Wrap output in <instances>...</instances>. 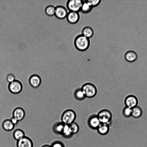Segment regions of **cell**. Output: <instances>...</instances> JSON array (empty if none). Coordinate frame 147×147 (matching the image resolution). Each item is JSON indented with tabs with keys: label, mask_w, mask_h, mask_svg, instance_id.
Masks as SVG:
<instances>
[{
	"label": "cell",
	"mask_w": 147,
	"mask_h": 147,
	"mask_svg": "<svg viewBox=\"0 0 147 147\" xmlns=\"http://www.w3.org/2000/svg\"><path fill=\"white\" fill-rule=\"evenodd\" d=\"M89 38L84 36L82 34L77 36L74 40V45L76 48L80 51L87 50L90 45Z\"/></svg>",
	"instance_id": "obj_1"
},
{
	"label": "cell",
	"mask_w": 147,
	"mask_h": 147,
	"mask_svg": "<svg viewBox=\"0 0 147 147\" xmlns=\"http://www.w3.org/2000/svg\"><path fill=\"white\" fill-rule=\"evenodd\" d=\"M76 117L75 112L71 109L65 111L61 116L62 122L65 124L69 125L74 122Z\"/></svg>",
	"instance_id": "obj_2"
},
{
	"label": "cell",
	"mask_w": 147,
	"mask_h": 147,
	"mask_svg": "<svg viewBox=\"0 0 147 147\" xmlns=\"http://www.w3.org/2000/svg\"><path fill=\"white\" fill-rule=\"evenodd\" d=\"M82 90L86 97L92 98L95 96L96 94L97 90L96 86L93 84L87 83L82 86Z\"/></svg>",
	"instance_id": "obj_3"
},
{
	"label": "cell",
	"mask_w": 147,
	"mask_h": 147,
	"mask_svg": "<svg viewBox=\"0 0 147 147\" xmlns=\"http://www.w3.org/2000/svg\"><path fill=\"white\" fill-rule=\"evenodd\" d=\"M84 1L82 0H69L66 3V6L69 11L79 12L80 11Z\"/></svg>",
	"instance_id": "obj_4"
},
{
	"label": "cell",
	"mask_w": 147,
	"mask_h": 147,
	"mask_svg": "<svg viewBox=\"0 0 147 147\" xmlns=\"http://www.w3.org/2000/svg\"><path fill=\"white\" fill-rule=\"evenodd\" d=\"M97 116L101 123H107L111 120L112 114L109 111L105 109L99 111Z\"/></svg>",
	"instance_id": "obj_5"
},
{
	"label": "cell",
	"mask_w": 147,
	"mask_h": 147,
	"mask_svg": "<svg viewBox=\"0 0 147 147\" xmlns=\"http://www.w3.org/2000/svg\"><path fill=\"white\" fill-rule=\"evenodd\" d=\"M22 83L19 80H15L9 83L8 88L9 91L12 93L17 94L20 92L22 89Z\"/></svg>",
	"instance_id": "obj_6"
},
{
	"label": "cell",
	"mask_w": 147,
	"mask_h": 147,
	"mask_svg": "<svg viewBox=\"0 0 147 147\" xmlns=\"http://www.w3.org/2000/svg\"><path fill=\"white\" fill-rule=\"evenodd\" d=\"M68 12L66 9L62 5H59L55 7V15L56 17L60 19L66 18Z\"/></svg>",
	"instance_id": "obj_7"
},
{
	"label": "cell",
	"mask_w": 147,
	"mask_h": 147,
	"mask_svg": "<svg viewBox=\"0 0 147 147\" xmlns=\"http://www.w3.org/2000/svg\"><path fill=\"white\" fill-rule=\"evenodd\" d=\"M138 100L134 96L130 95L127 96L125 100L126 107L131 109L137 106Z\"/></svg>",
	"instance_id": "obj_8"
},
{
	"label": "cell",
	"mask_w": 147,
	"mask_h": 147,
	"mask_svg": "<svg viewBox=\"0 0 147 147\" xmlns=\"http://www.w3.org/2000/svg\"><path fill=\"white\" fill-rule=\"evenodd\" d=\"M66 18L69 23L74 24H76L79 21L80 16L79 12L69 11L68 12Z\"/></svg>",
	"instance_id": "obj_9"
},
{
	"label": "cell",
	"mask_w": 147,
	"mask_h": 147,
	"mask_svg": "<svg viewBox=\"0 0 147 147\" xmlns=\"http://www.w3.org/2000/svg\"><path fill=\"white\" fill-rule=\"evenodd\" d=\"M17 147H33L32 140L29 138L25 136L18 140L17 143Z\"/></svg>",
	"instance_id": "obj_10"
},
{
	"label": "cell",
	"mask_w": 147,
	"mask_h": 147,
	"mask_svg": "<svg viewBox=\"0 0 147 147\" xmlns=\"http://www.w3.org/2000/svg\"><path fill=\"white\" fill-rule=\"evenodd\" d=\"M25 115V113L24 110L20 107L16 108L13 112V117L16 119L18 121L23 119Z\"/></svg>",
	"instance_id": "obj_11"
},
{
	"label": "cell",
	"mask_w": 147,
	"mask_h": 147,
	"mask_svg": "<svg viewBox=\"0 0 147 147\" xmlns=\"http://www.w3.org/2000/svg\"><path fill=\"white\" fill-rule=\"evenodd\" d=\"M41 82V80L40 77L37 74H33L29 78V83L34 88L38 87L40 85Z\"/></svg>",
	"instance_id": "obj_12"
},
{
	"label": "cell",
	"mask_w": 147,
	"mask_h": 147,
	"mask_svg": "<svg viewBox=\"0 0 147 147\" xmlns=\"http://www.w3.org/2000/svg\"><path fill=\"white\" fill-rule=\"evenodd\" d=\"M88 124L91 128L97 129L101 124L97 115H93L91 116L88 119Z\"/></svg>",
	"instance_id": "obj_13"
},
{
	"label": "cell",
	"mask_w": 147,
	"mask_h": 147,
	"mask_svg": "<svg viewBox=\"0 0 147 147\" xmlns=\"http://www.w3.org/2000/svg\"><path fill=\"white\" fill-rule=\"evenodd\" d=\"M136 53L132 50H129L126 52L125 54V57L127 61L132 62L135 61L137 58Z\"/></svg>",
	"instance_id": "obj_14"
},
{
	"label": "cell",
	"mask_w": 147,
	"mask_h": 147,
	"mask_svg": "<svg viewBox=\"0 0 147 147\" xmlns=\"http://www.w3.org/2000/svg\"><path fill=\"white\" fill-rule=\"evenodd\" d=\"M3 128L6 131H10L14 128L15 125L11 121L10 119H6L2 123Z\"/></svg>",
	"instance_id": "obj_15"
},
{
	"label": "cell",
	"mask_w": 147,
	"mask_h": 147,
	"mask_svg": "<svg viewBox=\"0 0 147 147\" xmlns=\"http://www.w3.org/2000/svg\"><path fill=\"white\" fill-rule=\"evenodd\" d=\"M82 34L86 37L89 38L94 34V31L92 27L87 26L84 27L82 31Z\"/></svg>",
	"instance_id": "obj_16"
},
{
	"label": "cell",
	"mask_w": 147,
	"mask_h": 147,
	"mask_svg": "<svg viewBox=\"0 0 147 147\" xmlns=\"http://www.w3.org/2000/svg\"><path fill=\"white\" fill-rule=\"evenodd\" d=\"M98 132L100 134L105 135L109 132V127L108 123H101L97 129Z\"/></svg>",
	"instance_id": "obj_17"
},
{
	"label": "cell",
	"mask_w": 147,
	"mask_h": 147,
	"mask_svg": "<svg viewBox=\"0 0 147 147\" xmlns=\"http://www.w3.org/2000/svg\"><path fill=\"white\" fill-rule=\"evenodd\" d=\"M13 136L14 139L18 141L25 136V133L22 130L17 129L13 131Z\"/></svg>",
	"instance_id": "obj_18"
},
{
	"label": "cell",
	"mask_w": 147,
	"mask_h": 147,
	"mask_svg": "<svg viewBox=\"0 0 147 147\" xmlns=\"http://www.w3.org/2000/svg\"><path fill=\"white\" fill-rule=\"evenodd\" d=\"M142 110L140 107L136 106L132 109L131 116L133 117L138 118L140 117L142 115Z\"/></svg>",
	"instance_id": "obj_19"
},
{
	"label": "cell",
	"mask_w": 147,
	"mask_h": 147,
	"mask_svg": "<svg viewBox=\"0 0 147 147\" xmlns=\"http://www.w3.org/2000/svg\"><path fill=\"white\" fill-rule=\"evenodd\" d=\"M64 125L62 122L56 123L54 127V131L57 134H62Z\"/></svg>",
	"instance_id": "obj_20"
},
{
	"label": "cell",
	"mask_w": 147,
	"mask_h": 147,
	"mask_svg": "<svg viewBox=\"0 0 147 147\" xmlns=\"http://www.w3.org/2000/svg\"><path fill=\"white\" fill-rule=\"evenodd\" d=\"M92 8L87 3L84 1L82 5L80 11L84 13H88L92 11Z\"/></svg>",
	"instance_id": "obj_21"
},
{
	"label": "cell",
	"mask_w": 147,
	"mask_h": 147,
	"mask_svg": "<svg viewBox=\"0 0 147 147\" xmlns=\"http://www.w3.org/2000/svg\"><path fill=\"white\" fill-rule=\"evenodd\" d=\"M74 95L75 98L78 100H82L86 97L81 89H77L75 92Z\"/></svg>",
	"instance_id": "obj_22"
},
{
	"label": "cell",
	"mask_w": 147,
	"mask_h": 147,
	"mask_svg": "<svg viewBox=\"0 0 147 147\" xmlns=\"http://www.w3.org/2000/svg\"><path fill=\"white\" fill-rule=\"evenodd\" d=\"M62 135L66 137H70L72 135L69 125L65 124Z\"/></svg>",
	"instance_id": "obj_23"
},
{
	"label": "cell",
	"mask_w": 147,
	"mask_h": 147,
	"mask_svg": "<svg viewBox=\"0 0 147 147\" xmlns=\"http://www.w3.org/2000/svg\"><path fill=\"white\" fill-rule=\"evenodd\" d=\"M55 7L53 5L48 6L45 8V12L49 16H52L55 14Z\"/></svg>",
	"instance_id": "obj_24"
},
{
	"label": "cell",
	"mask_w": 147,
	"mask_h": 147,
	"mask_svg": "<svg viewBox=\"0 0 147 147\" xmlns=\"http://www.w3.org/2000/svg\"><path fill=\"white\" fill-rule=\"evenodd\" d=\"M69 126L72 134H76L79 131V127L76 123L74 122L69 125Z\"/></svg>",
	"instance_id": "obj_25"
},
{
	"label": "cell",
	"mask_w": 147,
	"mask_h": 147,
	"mask_svg": "<svg viewBox=\"0 0 147 147\" xmlns=\"http://www.w3.org/2000/svg\"><path fill=\"white\" fill-rule=\"evenodd\" d=\"M100 0H87L85 1L92 8L96 7L100 3Z\"/></svg>",
	"instance_id": "obj_26"
},
{
	"label": "cell",
	"mask_w": 147,
	"mask_h": 147,
	"mask_svg": "<svg viewBox=\"0 0 147 147\" xmlns=\"http://www.w3.org/2000/svg\"><path fill=\"white\" fill-rule=\"evenodd\" d=\"M123 115L126 117H129L131 116L132 109L127 107H125L123 111Z\"/></svg>",
	"instance_id": "obj_27"
},
{
	"label": "cell",
	"mask_w": 147,
	"mask_h": 147,
	"mask_svg": "<svg viewBox=\"0 0 147 147\" xmlns=\"http://www.w3.org/2000/svg\"><path fill=\"white\" fill-rule=\"evenodd\" d=\"M6 79L7 81L9 83L13 82L15 80V76L12 74H8L7 76Z\"/></svg>",
	"instance_id": "obj_28"
},
{
	"label": "cell",
	"mask_w": 147,
	"mask_h": 147,
	"mask_svg": "<svg viewBox=\"0 0 147 147\" xmlns=\"http://www.w3.org/2000/svg\"><path fill=\"white\" fill-rule=\"evenodd\" d=\"M51 147H64L63 144L60 141H55L53 142L51 146Z\"/></svg>",
	"instance_id": "obj_29"
},
{
	"label": "cell",
	"mask_w": 147,
	"mask_h": 147,
	"mask_svg": "<svg viewBox=\"0 0 147 147\" xmlns=\"http://www.w3.org/2000/svg\"><path fill=\"white\" fill-rule=\"evenodd\" d=\"M10 119L12 123L15 125L17 124L19 121L13 117H12Z\"/></svg>",
	"instance_id": "obj_30"
},
{
	"label": "cell",
	"mask_w": 147,
	"mask_h": 147,
	"mask_svg": "<svg viewBox=\"0 0 147 147\" xmlns=\"http://www.w3.org/2000/svg\"><path fill=\"white\" fill-rule=\"evenodd\" d=\"M41 147H51V146L48 145H45L42 146Z\"/></svg>",
	"instance_id": "obj_31"
}]
</instances>
